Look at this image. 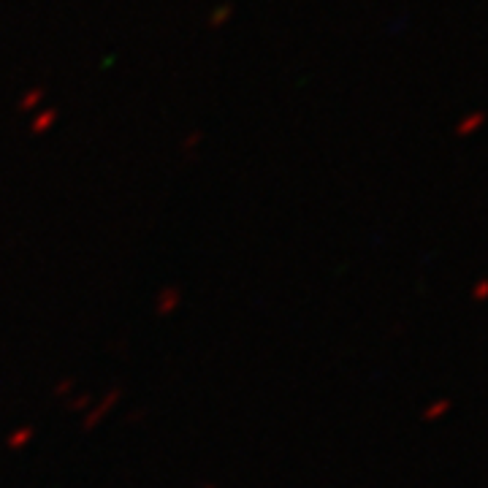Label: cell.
<instances>
[{
    "label": "cell",
    "mask_w": 488,
    "mask_h": 488,
    "mask_svg": "<svg viewBox=\"0 0 488 488\" xmlns=\"http://www.w3.org/2000/svg\"><path fill=\"white\" fill-rule=\"evenodd\" d=\"M230 11H233L230 6H220V9L215 11V16L209 19V27H220L223 22H225V19H230Z\"/></svg>",
    "instance_id": "cell-1"
},
{
    "label": "cell",
    "mask_w": 488,
    "mask_h": 488,
    "mask_svg": "<svg viewBox=\"0 0 488 488\" xmlns=\"http://www.w3.org/2000/svg\"><path fill=\"white\" fill-rule=\"evenodd\" d=\"M39 98H41V90H33V93H27V95H25V101H22V108L36 106V103H39Z\"/></svg>",
    "instance_id": "cell-2"
},
{
    "label": "cell",
    "mask_w": 488,
    "mask_h": 488,
    "mask_svg": "<svg viewBox=\"0 0 488 488\" xmlns=\"http://www.w3.org/2000/svg\"><path fill=\"white\" fill-rule=\"evenodd\" d=\"M52 111H46V114H44V117H41L39 122H36V131H41V128H46V125H49V122H52Z\"/></svg>",
    "instance_id": "cell-3"
}]
</instances>
